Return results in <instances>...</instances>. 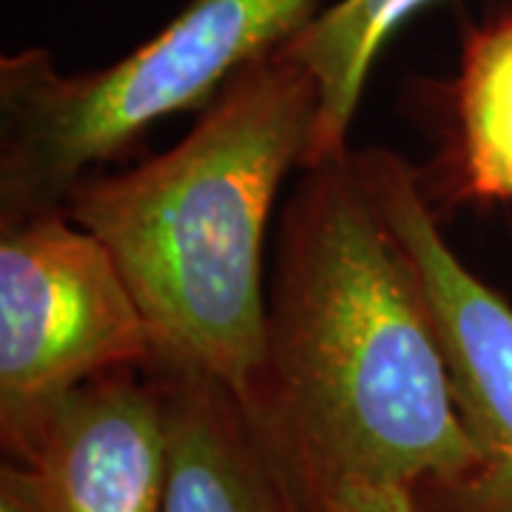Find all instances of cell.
Returning <instances> with one entry per match:
<instances>
[{
	"label": "cell",
	"instance_id": "8992f818",
	"mask_svg": "<svg viewBox=\"0 0 512 512\" xmlns=\"http://www.w3.org/2000/svg\"><path fill=\"white\" fill-rule=\"evenodd\" d=\"M134 370L77 384L3 433L40 512H165L163 396Z\"/></svg>",
	"mask_w": 512,
	"mask_h": 512
},
{
	"label": "cell",
	"instance_id": "277c9868",
	"mask_svg": "<svg viewBox=\"0 0 512 512\" xmlns=\"http://www.w3.org/2000/svg\"><path fill=\"white\" fill-rule=\"evenodd\" d=\"M151 359L146 316L100 239L66 211L3 222L0 433L77 384Z\"/></svg>",
	"mask_w": 512,
	"mask_h": 512
},
{
	"label": "cell",
	"instance_id": "3957f363",
	"mask_svg": "<svg viewBox=\"0 0 512 512\" xmlns=\"http://www.w3.org/2000/svg\"><path fill=\"white\" fill-rule=\"evenodd\" d=\"M325 6L328 0H188L157 35L97 72H57L43 49L3 57V222L63 211L94 165L123 154L165 117L205 109Z\"/></svg>",
	"mask_w": 512,
	"mask_h": 512
},
{
	"label": "cell",
	"instance_id": "5b68a950",
	"mask_svg": "<svg viewBox=\"0 0 512 512\" xmlns=\"http://www.w3.org/2000/svg\"><path fill=\"white\" fill-rule=\"evenodd\" d=\"M439 339L453 402L476 464L413 493L419 512H512V305L453 254L413 168L373 148L359 154Z\"/></svg>",
	"mask_w": 512,
	"mask_h": 512
},
{
	"label": "cell",
	"instance_id": "6da1fadb",
	"mask_svg": "<svg viewBox=\"0 0 512 512\" xmlns=\"http://www.w3.org/2000/svg\"><path fill=\"white\" fill-rule=\"evenodd\" d=\"M302 498L436 487L476 464L416 279L359 154L305 168L285 208L265 353L239 396Z\"/></svg>",
	"mask_w": 512,
	"mask_h": 512
},
{
	"label": "cell",
	"instance_id": "30bf717a",
	"mask_svg": "<svg viewBox=\"0 0 512 512\" xmlns=\"http://www.w3.org/2000/svg\"><path fill=\"white\" fill-rule=\"evenodd\" d=\"M308 512H419L413 490L387 484H333L305 498Z\"/></svg>",
	"mask_w": 512,
	"mask_h": 512
},
{
	"label": "cell",
	"instance_id": "9c48e42d",
	"mask_svg": "<svg viewBox=\"0 0 512 512\" xmlns=\"http://www.w3.org/2000/svg\"><path fill=\"white\" fill-rule=\"evenodd\" d=\"M453 97L464 194L512 202V9L464 35Z\"/></svg>",
	"mask_w": 512,
	"mask_h": 512
},
{
	"label": "cell",
	"instance_id": "ba28073f",
	"mask_svg": "<svg viewBox=\"0 0 512 512\" xmlns=\"http://www.w3.org/2000/svg\"><path fill=\"white\" fill-rule=\"evenodd\" d=\"M433 0H330L285 46L319 86V117L305 168L348 154L367 74L393 32Z\"/></svg>",
	"mask_w": 512,
	"mask_h": 512
},
{
	"label": "cell",
	"instance_id": "7a4b0ae2",
	"mask_svg": "<svg viewBox=\"0 0 512 512\" xmlns=\"http://www.w3.org/2000/svg\"><path fill=\"white\" fill-rule=\"evenodd\" d=\"M316 117L319 86L282 46L242 69L177 146L74 185L63 211L120 268L151 330L148 365L248 393L265 353V231Z\"/></svg>",
	"mask_w": 512,
	"mask_h": 512
},
{
	"label": "cell",
	"instance_id": "8fae6325",
	"mask_svg": "<svg viewBox=\"0 0 512 512\" xmlns=\"http://www.w3.org/2000/svg\"><path fill=\"white\" fill-rule=\"evenodd\" d=\"M0 512H40L29 476L15 461H6L0 470Z\"/></svg>",
	"mask_w": 512,
	"mask_h": 512
},
{
	"label": "cell",
	"instance_id": "52a82bcc",
	"mask_svg": "<svg viewBox=\"0 0 512 512\" xmlns=\"http://www.w3.org/2000/svg\"><path fill=\"white\" fill-rule=\"evenodd\" d=\"M146 370L165 410V512H308L237 390L188 367Z\"/></svg>",
	"mask_w": 512,
	"mask_h": 512
}]
</instances>
